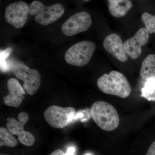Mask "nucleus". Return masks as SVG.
I'll return each mask as SVG.
<instances>
[{"label": "nucleus", "instance_id": "obj_24", "mask_svg": "<svg viewBox=\"0 0 155 155\" xmlns=\"http://www.w3.org/2000/svg\"><path fill=\"white\" fill-rule=\"evenodd\" d=\"M3 155V154H2V155Z\"/></svg>", "mask_w": 155, "mask_h": 155}, {"label": "nucleus", "instance_id": "obj_3", "mask_svg": "<svg viewBox=\"0 0 155 155\" xmlns=\"http://www.w3.org/2000/svg\"><path fill=\"white\" fill-rule=\"evenodd\" d=\"M64 12V6L60 3L45 6L41 2L34 1L29 6V14L35 15V21L43 25L55 22L63 16Z\"/></svg>", "mask_w": 155, "mask_h": 155}, {"label": "nucleus", "instance_id": "obj_4", "mask_svg": "<svg viewBox=\"0 0 155 155\" xmlns=\"http://www.w3.org/2000/svg\"><path fill=\"white\" fill-rule=\"evenodd\" d=\"M92 42L84 41L79 42L69 48L64 58L67 64L81 67L88 64L96 48Z\"/></svg>", "mask_w": 155, "mask_h": 155}, {"label": "nucleus", "instance_id": "obj_7", "mask_svg": "<svg viewBox=\"0 0 155 155\" xmlns=\"http://www.w3.org/2000/svg\"><path fill=\"white\" fill-rule=\"evenodd\" d=\"M29 117L24 112L18 115V121L13 118H8L6 127L13 135L18 136L19 141L25 146H32L35 143V139L32 134L24 130V126L28 122Z\"/></svg>", "mask_w": 155, "mask_h": 155}, {"label": "nucleus", "instance_id": "obj_12", "mask_svg": "<svg viewBox=\"0 0 155 155\" xmlns=\"http://www.w3.org/2000/svg\"><path fill=\"white\" fill-rule=\"evenodd\" d=\"M8 94L4 97V103L9 107H18L25 99V94L24 88H22L18 81L16 78H11L7 83Z\"/></svg>", "mask_w": 155, "mask_h": 155}, {"label": "nucleus", "instance_id": "obj_1", "mask_svg": "<svg viewBox=\"0 0 155 155\" xmlns=\"http://www.w3.org/2000/svg\"><path fill=\"white\" fill-rule=\"evenodd\" d=\"M97 85L104 93L123 99L128 97L132 91L125 75L116 71H112L109 74L102 75L97 81Z\"/></svg>", "mask_w": 155, "mask_h": 155}, {"label": "nucleus", "instance_id": "obj_6", "mask_svg": "<svg viewBox=\"0 0 155 155\" xmlns=\"http://www.w3.org/2000/svg\"><path fill=\"white\" fill-rule=\"evenodd\" d=\"M75 114V109L72 107L53 105L45 111L44 116L51 127L61 129L72 123Z\"/></svg>", "mask_w": 155, "mask_h": 155}, {"label": "nucleus", "instance_id": "obj_22", "mask_svg": "<svg viewBox=\"0 0 155 155\" xmlns=\"http://www.w3.org/2000/svg\"><path fill=\"white\" fill-rule=\"evenodd\" d=\"M83 1H84V2H88V1H89L90 0H83Z\"/></svg>", "mask_w": 155, "mask_h": 155}, {"label": "nucleus", "instance_id": "obj_18", "mask_svg": "<svg viewBox=\"0 0 155 155\" xmlns=\"http://www.w3.org/2000/svg\"><path fill=\"white\" fill-rule=\"evenodd\" d=\"M12 49L8 48L4 51H1V69L2 72H6L8 70V66L6 59L10 55Z\"/></svg>", "mask_w": 155, "mask_h": 155}, {"label": "nucleus", "instance_id": "obj_15", "mask_svg": "<svg viewBox=\"0 0 155 155\" xmlns=\"http://www.w3.org/2000/svg\"><path fill=\"white\" fill-rule=\"evenodd\" d=\"M18 144L17 140L12 135L8 128L4 127L0 128V147L5 146L14 147Z\"/></svg>", "mask_w": 155, "mask_h": 155}, {"label": "nucleus", "instance_id": "obj_10", "mask_svg": "<svg viewBox=\"0 0 155 155\" xmlns=\"http://www.w3.org/2000/svg\"><path fill=\"white\" fill-rule=\"evenodd\" d=\"M149 37L146 28H140L134 36L124 43V48L127 55L133 60L138 58L141 54L142 47L147 43Z\"/></svg>", "mask_w": 155, "mask_h": 155}, {"label": "nucleus", "instance_id": "obj_2", "mask_svg": "<svg viewBox=\"0 0 155 155\" xmlns=\"http://www.w3.org/2000/svg\"><path fill=\"white\" fill-rule=\"evenodd\" d=\"M90 114L95 123L103 130L111 131L119 126V114L114 106L106 102L98 101L93 104Z\"/></svg>", "mask_w": 155, "mask_h": 155}, {"label": "nucleus", "instance_id": "obj_5", "mask_svg": "<svg viewBox=\"0 0 155 155\" xmlns=\"http://www.w3.org/2000/svg\"><path fill=\"white\" fill-rule=\"evenodd\" d=\"M12 68V72L15 76L23 81V88L26 93L30 95L36 93L41 82V76L38 71L30 69L21 63H16Z\"/></svg>", "mask_w": 155, "mask_h": 155}, {"label": "nucleus", "instance_id": "obj_23", "mask_svg": "<svg viewBox=\"0 0 155 155\" xmlns=\"http://www.w3.org/2000/svg\"><path fill=\"white\" fill-rule=\"evenodd\" d=\"M86 155H91L90 154H86Z\"/></svg>", "mask_w": 155, "mask_h": 155}, {"label": "nucleus", "instance_id": "obj_20", "mask_svg": "<svg viewBox=\"0 0 155 155\" xmlns=\"http://www.w3.org/2000/svg\"><path fill=\"white\" fill-rule=\"evenodd\" d=\"M50 155H65V153L63 150L58 149L53 152Z\"/></svg>", "mask_w": 155, "mask_h": 155}, {"label": "nucleus", "instance_id": "obj_11", "mask_svg": "<svg viewBox=\"0 0 155 155\" xmlns=\"http://www.w3.org/2000/svg\"><path fill=\"white\" fill-rule=\"evenodd\" d=\"M103 45L108 53L120 62H125L128 60L124 43L117 34H111L106 37L103 42Z\"/></svg>", "mask_w": 155, "mask_h": 155}, {"label": "nucleus", "instance_id": "obj_9", "mask_svg": "<svg viewBox=\"0 0 155 155\" xmlns=\"http://www.w3.org/2000/svg\"><path fill=\"white\" fill-rule=\"evenodd\" d=\"M29 8L28 4L22 1L11 3L5 9L6 22L16 28H22L28 19Z\"/></svg>", "mask_w": 155, "mask_h": 155}, {"label": "nucleus", "instance_id": "obj_13", "mask_svg": "<svg viewBox=\"0 0 155 155\" xmlns=\"http://www.w3.org/2000/svg\"><path fill=\"white\" fill-rule=\"evenodd\" d=\"M109 11L113 17H124L132 7L131 0H108Z\"/></svg>", "mask_w": 155, "mask_h": 155}, {"label": "nucleus", "instance_id": "obj_17", "mask_svg": "<svg viewBox=\"0 0 155 155\" xmlns=\"http://www.w3.org/2000/svg\"><path fill=\"white\" fill-rule=\"evenodd\" d=\"M141 19L149 33H155V15L145 12L142 15Z\"/></svg>", "mask_w": 155, "mask_h": 155}, {"label": "nucleus", "instance_id": "obj_19", "mask_svg": "<svg viewBox=\"0 0 155 155\" xmlns=\"http://www.w3.org/2000/svg\"><path fill=\"white\" fill-rule=\"evenodd\" d=\"M146 155H155V141L150 145Z\"/></svg>", "mask_w": 155, "mask_h": 155}, {"label": "nucleus", "instance_id": "obj_16", "mask_svg": "<svg viewBox=\"0 0 155 155\" xmlns=\"http://www.w3.org/2000/svg\"><path fill=\"white\" fill-rule=\"evenodd\" d=\"M142 96L149 101H155V78L146 80L144 87L142 89Z\"/></svg>", "mask_w": 155, "mask_h": 155}, {"label": "nucleus", "instance_id": "obj_8", "mask_svg": "<svg viewBox=\"0 0 155 155\" xmlns=\"http://www.w3.org/2000/svg\"><path fill=\"white\" fill-rule=\"evenodd\" d=\"M92 24L89 13L84 11L72 15L64 22L61 27L62 32L67 36H72L86 31Z\"/></svg>", "mask_w": 155, "mask_h": 155}, {"label": "nucleus", "instance_id": "obj_21", "mask_svg": "<svg viewBox=\"0 0 155 155\" xmlns=\"http://www.w3.org/2000/svg\"><path fill=\"white\" fill-rule=\"evenodd\" d=\"M75 152V148L73 147H70L67 150V153H65V155H74Z\"/></svg>", "mask_w": 155, "mask_h": 155}, {"label": "nucleus", "instance_id": "obj_14", "mask_svg": "<svg viewBox=\"0 0 155 155\" xmlns=\"http://www.w3.org/2000/svg\"><path fill=\"white\" fill-rule=\"evenodd\" d=\"M140 77L144 80L155 78V54L148 55L142 63Z\"/></svg>", "mask_w": 155, "mask_h": 155}]
</instances>
